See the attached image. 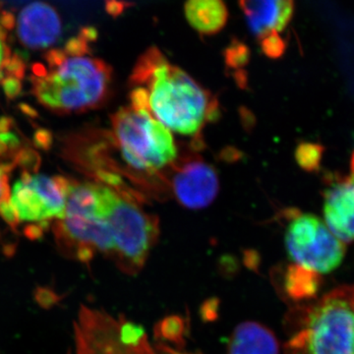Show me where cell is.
Masks as SVG:
<instances>
[{"label": "cell", "instance_id": "obj_1", "mask_svg": "<svg viewBox=\"0 0 354 354\" xmlns=\"http://www.w3.org/2000/svg\"><path fill=\"white\" fill-rule=\"evenodd\" d=\"M130 81V102L145 106L156 120L177 134L197 136L218 113L213 95L155 46L137 60Z\"/></svg>", "mask_w": 354, "mask_h": 354}, {"label": "cell", "instance_id": "obj_2", "mask_svg": "<svg viewBox=\"0 0 354 354\" xmlns=\"http://www.w3.org/2000/svg\"><path fill=\"white\" fill-rule=\"evenodd\" d=\"M95 38V29L85 28L64 50L48 53V67L35 66L32 93L46 108L62 113H82L108 101L113 71L101 58L90 55L88 43Z\"/></svg>", "mask_w": 354, "mask_h": 354}, {"label": "cell", "instance_id": "obj_3", "mask_svg": "<svg viewBox=\"0 0 354 354\" xmlns=\"http://www.w3.org/2000/svg\"><path fill=\"white\" fill-rule=\"evenodd\" d=\"M285 354H354V286H337L286 315Z\"/></svg>", "mask_w": 354, "mask_h": 354}, {"label": "cell", "instance_id": "obj_4", "mask_svg": "<svg viewBox=\"0 0 354 354\" xmlns=\"http://www.w3.org/2000/svg\"><path fill=\"white\" fill-rule=\"evenodd\" d=\"M113 141L121 157L133 171L157 174L177 158L171 131L142 104L130 102L111 118Z\"/></svg>", "mask_w": 354, "mask_h": 354}, {"label": "cell", "instance_id": "obj_5", "mask_svg": "<svg viewBox=\"0 0 354 354\" xmlns=\"http://www.w3.org/2000/svg\"><path fill=\"white\" fill-rule=\"evenodd\" d=\"M104 191L102 184L70 183L64 216L58 223L60 243L84 263L92 260L97 252L113 255Z\"/></svg>", "mask_w": 354, "mask_h": 354}, {"label": "cell", "instance_id": "obj_6", "mask_svg": "<svg viewBox=\"0 0 354 354\" xmlns=\"http://www.w3.org/2000/svg\"><path fill=\"white\" fill-rule=\"evenodd\" d=\"M106 218L113 242L111 257L127 276L143 269L160 235L157 216L148 213L132 197L104 185Z\"/></svg>", "mask_w": 354, "mask_h": 354}, {"label": "cell", "instance_id": "obj_7", "mask_svg": "<svg viewBox=\"0 0 354 354\" xmlns=\"http://www.w3.org/2000/svg\"><path fill=\"white\" fill-rule=\"evenodd\" d=\"M290 213L285 243L293 264L302 266L321 276L335 271L346 255V244L318 216L292 209Z\"/></svg>", "mask_w": 354, "mask_h": 354}, {"label": "cell", "instance_id": "obj_8", "mask_svg": "<svg viewBox=\"0 0 354 354\" xmlns=\"http://www.w3.org/2000/svg\"><path fill=\"white\" fill-rule=\"evenodd\" d=\"M69 185L62 177L25 174L14 184L9 197L18 221L62 220Z\"/></svg>", "mask_w": 354, "mask_h": 354}, {"label": "cell", "instance_id": "obj_9", "mask_svg": "<svg viewBox=\"0 0 354 354\" xmlns=\"http://www.w3.org/2000/svg\"><path fill=\"white\" fill-rule=\"evenodd\" d=\"M75 354H162L148 339L128 344L120 339V320L101 309L82 306L74 324Z\"/></svg>", "mask_w": 354, "mask_h": 354}, {"label": "cell", "instance_id": "obj_10", "mask_svg": "<svg viewBox=\"0 0 354 354\" xmlns=\"http://www.w3.org/2000/svg\"><path fill=\"white\" fill-rule=\"evenodd\" d=\"M171 188L179 204L190 209L207 208L218 196V172L202 158H185L172 165Z\"/></svg>", "mask_w": 354, "mask_h": 354}, {"label": "cell", "instance_id": "obj_11", "mask_svg": "<svg viewBox=\"0 0 354 354\" xmlns=\"http://www.w3.org/2000/svg\"><path fill=\"white\" fill-rule=\"evenodd\" d=\"M325 223L344 244L354 242V177L339 172L324 176Z\"/></svg>", "mask_w": 354, "mask_h": 354}, {"label": "cell", "instance_id": "obj_12", "mask_svg": "<svg viewBox=\"0 0 354 354\" xmlns=\"http://www.w3.org/2000/svg\"><path fill=\"white\" fill-rule=\"evenodd\" d=\"M16 30L23 46L32 50H41L57 43L62 35V21L50 4L36 1L21 11Z\"/></svg>", "mask_w": 354, "mask_h": 354}, {"label": "cell", "instance_id": "obj_13", "mask_svg": "<svg viewBox=\"0 0 354 354\" xmlns=\"http://www.w3.org/2000/svg\"><path fill=\"white\" fill-rule=\"evenodd\" d=\"M247 25L258 41L286 29L295 13V0H239Z\"/></svg>", "mask_w": 354, "mask_h": 354}, {"label": "cell", "instance_id": "obj_14", "mask_svg": "<svg viewBox=\"0 0 354 354\" xmlns=\"http://www.w3.org/2000/svg\"><path fill=\"white\" fill-rule=\"evenodd\" d=\"M227 354H279V342L263 324L243 322L230 335Z\"/></svg>", "mask_w": 354, "mask_h": 354}, {"label": "cell", "instance_id": "obj_15", "mask_svg": "<svg viewBox=\"0 0 354 354\" xmlns=\"http://www.w3.org/2000/svg\"><path fill=\"white\" fill-rule=\"evenodd\" d=\"M184 10L191 27L205 36L218 34L227 23V7L223 0H187Z\"/></svg>", "mask_w": 354, "mask_h": 354}, {"label": "cell", "instance_id": "obj_16", "mask_svg": "<svg viewBox=\"0 0 354 354\" xmlns=\"http://www.w3.org/2000/svg\"><path fill=\"white\" fill-rule=\"evenodd\" d=\"M283 295L297 305L308 304L318 298L322 276L318 272L291 263L283 274Z\"/></svg>", "mask_w": 354, "mask_h": 354}, {"label": "cell", "instance_id": "obj_17", "mask_svg": "<svg viewBox=\"0 0 354 354\" xmlns=\"http://www.w3.org/2000/svg\"><path fill=\"white\" fill-rule=\"evenodd\" d=\"M187 321L179 315L165 317L155 327L156 339L165 342H171L178 348L185 344L187 333Z\"/></svg>", "mask_w": 354, "mask_h": 354}, {"label": "cell", "instance_id": "obj_18", "mask_svg": "<svg viewBox=\"0 0 354 354\" xmlns=\"http://www.w3.org/2000/svg\"><path fill=\"white\" fill-rule=\"evenodd\" d=\"M325 147L312 142H301L295 149V157L297 165L304 171L313 174L320 171Z\"/></svg>", "mask_w": 354, "mask_h": 354}, {"label": "cell", "instance_id": "obj_19", "mask_svg": "<svg viewBox=\"0 0 354 354\" xmlns=\"http://www.w3.org/2000/svg\"><path fill=\"white\" fill-rule=\"evenodd\" d=\"M22 71L23 62L11 53L7 44L6 28L0 22V79L3 78L6 73L17 78L22 75Z\"/></svg>", "mask_w": 354, "mask_h": 354}, {"label": "cell", "instance_id": "obj_20", "mask_svg": "<svg viewBox=\"0 0 354 354\" xmlns=\"http://www.w3.org/2000/svg\"><path fill=\"white\" fill-rule=\"evenodd\" d=\"M261 50L270 58H279L283 55L286 50L285 39L279 34H272L271 36L260 41Z\"/></svg>", "mask_w": 354, "mask_h": 354}, {"label": "cell", "instance_id": "obj_21", "mask_svg": "<svg viewBox=\"0 0 354 354\" xmlns=\"http://www.w3.org/2000/svg\"><path fill=\"white\" fill-rule=\"evenodd\" d=\"M247 57H248V50L243 44L239 43V41H234L232 46L227 48V60L230 66L243 64Z\"/></svg>", "mask_w": 354, "mask_h": 354}, {"label": "cell", "instance_id": "obj_22", "mask_svg": "<svg viewBox=\"0 0 354 354\" xmlns=\"http://www.w3.org/2000/svg\"><path fill=\"white\" fill-rule=\"evenodd\" d=\"M218 306H220V300L216 298H211L206 300L201 307V317L205 322H212L216 320L218 314Z\"/></svg>", "mask_w": 354, "mask_h": 354}, {"label": "cell", "instance_id": "obj_23", "mask_svg": "<svg viewBox=\"0 0 354 354\" xmlns=\"http://www.w3.org/2000/svg\"><path fill=\"white\" fill-rule=\"evenodd\" d=\"M8 176L3 167H0V204L9 200Z\"/></svg>", "mask_w": 354, "mask_h": 354}, {"label": "cell", "instance_id": "obj_24", "mask_svg": "<svg viewBox=\"0 0 354 354\" xmlns=\"http://www.w3.org/2000/svg\"><path fill=\"white\" fill-rule=\"evenodd\" d=\"M157 349L160 353L162 354H188V353H183L180 351H176V349H174L169 348V346H165V344H158L157 346ZM189 354H202V353H189Z\"/></svg>", "mask_w": 354, "mask_h": 354}, {"label": "cell", "instance_id": "obj_25", "mask_svg": "<svg viewBox=\"0 0 354 354\" xmlns=\"http://www.w3.org/2000/svg\"><path fill=\"white\" fill-rule=\"evenodd\" d=\"M349 176L354 177V151L353 153H351V174H349Z\"/></svg>", "mask_w": 354, "mask_h": 354}, {"label": "cell", "instance_id": "obj_26", "mask_svg": "<svg viewBox=\"0 0 354 354\" xmlns=\"http://www.w3.org/2000/svg\"><path fill=\"white\" fill-rule=\"evenodd\" d=\"M353 137H354V135H353Z\"/></svg>", "mask_w": 354, "mask_h": 354}]
</instances>
